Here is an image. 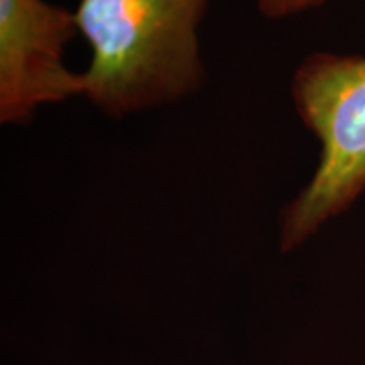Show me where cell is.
Returning a JSON list of instances; mask_svg holds the SVG:
<instances>
[{"instance_id":"obj_1","label":"cell","mask_w":365,"mask_h":365,"mask_svg":"<svg viewBox=\"0 0 365 365\" xmlns=\"http://www.w3.org/2000/svg\"><path fill=\"white\" fill-rule=\"evenodd\" d=\"M210 0H80L76 26L91 48L85 95L122 117L200 88L198 26Z\"/></svg>"},{"instance_id":"obj_4","label":"cell","mask_w":365,"mask_h":365,"mask_svg":"<svg viewBox=\"0 0 365 365\" xmlns=\"http://www.w3.org/2000/svg\"><path fill=\"white\" fill-rule=\"evenodd\" d=\"M325 0H257L259 11L269 19H281V17L293 16L319 7Z\"/></svg>"},{"instance_id":"obj_2","label":"cell","mask_w":365,"mask_h":365,"mask_svg":"<svg viewBox=\"0 0 365 365\" xmlns=\"http://www.w3.org/2000/svg\"><path fill=\"white\" fill-rule=\"evenodd\" d=\"M291 95L322 153L313 178L282 213V250L303 244L365 191V58L309 54Z\"/></svg>"},{"instance_id":"obj_3","label":"cell","mask_w":365,"mask_h":365,"mask_svg":"<svg viewBox=\"0 0 365 365\" xmlns=\"http://www.w3.org/2000/svg\"><path fill=\"white\" fill-rule=\"evenodd\" d=\"M80 33L75 12L44 0H0V120L21 124L44 103L85 93L63 54Z\"/></svg>"}]
</instances>
